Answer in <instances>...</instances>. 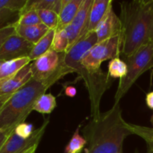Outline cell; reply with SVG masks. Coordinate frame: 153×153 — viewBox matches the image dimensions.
I'll use <instances>...</instances> for the list:
<instances>
[{
	"mask_svg": "<svg viewBox=\"0 0 153 153\" xmlns=\"http://www.w3.org/2000/svg\"><path fill=\"white\" fill-rule=\"evenodd\" d=\"M32 79L31 63L22 67L13 77L0 85V96L13 94Z\"/></svg>",
	"mask_w": 153,
	"mask_h": 153,
	"instance_id": "7c38bea8",
	"label": "cell"
},
{
	"mask_svg": "<svg viewBox=\"0 0 153 153\" xmlns=\"http://www.w3.org/2000/svg\"><path fill=\"white\" fill-rule=\"evenodd\" d=\"M48 88L38 81L31 79L26 85L13 94L0 111V130L14 129L33 111L37 99Z\"/></svg>",
	"mask_w": 153,
	"mask_h": 153,
	"instance_id": "277c9868",
	"label": "cell"
},
{
	"mask_svg": "<svg viewBox=\"0 0 153 153\" xmlns=\"http://www.w3.org/2000/svg\"><path fill=\"white\" fill-rule=\"evenodd\" d=\"M42 23L39 18L37 12L36 10H30L20 13L19 19L15 25H24V26H29V25H38Z\"/></svg>",
	"mask_w": 153,
	"mask_h": 153,
	"instance_id": "484cf974",
	"label": "cell"
},
{
	"mask_svg": "<svg viewBox=\"0 0 153 153\" xmlns=\"http://www.w3.org/2000/svg\"><path fill=\"white\" fill-rule=\"evenodd\" d=\"M80 126L78 127L72 136L68 144L65 147V153H79L87 145V141L83 136L79 134Z\"/></svg>",
	"mask_w": 153,
	"mask_h": 153,
	"instance_id": "44dd1931",
	"label": "cell"
},
{
	"mask_svg": "<svg viewBox=\"0 0 153 153\" xmlns=\"http://www.w3.org/2000/svg\"><path fill=\"white\" fill-rule=\"evenodd\" d=\"M152 120H153V115H152Z\"/></svg>",
	"mask_w": 153,
	"mask_h": 153,
	"instance_id": "74e56055",
	"label": "cell"
},
{
	"mask_svg": "<svg viewBox=\"0 0 153 153\" xmlns=\"http://www.w3.org/2000/svg\"><path fill=\"white\" fill-rule=\"evenodd\" d=\"M4 62V61H1V60H0V67H1V64H2Z\"/></svg>",
	"mask_w": 153,
	"mask_h": 153,
	"instance_id": "8d00e7d4",
	"label": "cell"
},
{
	"mask_svg": "<svg viewBox=\"0 0 153 153\" xmlns=\"http://www.w3.org/2000/svg\"><path fill=\"white\" fill-rule=\"evenodd\" d=\"M62 0H27L26 4L20 11V13L30 10H50L59 15Z\"/></svg>",
	"mask_w": 153,
	"mask_h": 153,
	"instance_id": "e0dca14e",
	"label": "cell"
},
{
	"mask_svg": "<svg viewBox=\"0 0 153 153\" xmlns=\"http://www.w3.org/2000/svg\"><path fill=\"white\" fill-rule=\"evenodd\" d=\"M51 49L58 53H66L69 50V40L65 30L55 31Z\"/></svg>",
	"mask_w": 153,
	"mask_h": 153,
	"instance_id": "7402d4cb",
	"label": "cell"
},
{
	"mask_svg": "<svg viewBox=\"0 0 153 153\" xmlns=\"http://www.w3.org/2000/svg\"><path fill=\"white\" fill-rule=\"evenodd\" d=\"M57 106L56 98L51 93L43 94L40 96L33 106V111L38 113L50 114L55 110Z\"/></svg>",
	"mask_w": 153,
	"mask_h": 153,
	"instance_id": "d6986e66",
	"label": "cell"
},
{
	"mask_svg": "<svg viewBox=\"0 0 153 153\" xmlns=\"http://www.w3.org/2000/svg\"><path fill=\"white\" fill-rule=\"evenodd\" d=\"M49 30L50 29L43 23L29 26L15 25V31L16 34L34 45L37 43L43 36L46 35Z\"/></svg>",
	"mask_w": 153,
	"mask_h": 153,
	"instance_id": "9a60e30c",
	"label": "cell"
},
{
	"mask_svg": "<svg viewBox=\"0 0 153 153\" xmlns=\"http://www.w3.org/2000/svg\"><path fill=\"white\" fill-rule=\"evenodd\" d=\"M31 62L28 57L4 61L0 67V85L13 77L22 67Z\"/></svg>",
	"mask_w": 153,
	"mask_h": 153,
	"instance_id": "2e32d148",
	"label": "cell"
},
{
	"mask_svg": "<svg viewBox=\"0 0 153 153\" xmlns=\"http://www.w3.org/2000/svg\"><path fill=\"white\" fill-rule=\"evenodd\" d=\"M13 130L14 129L5 130V131H1V130H0V149H1V146H3L4 142L6 141L7 137L10 136V134H11L12 131H13Z\"/></svg>",
	"mask_w": 153,
	"mask_h": 153,
	"instance_id": "f546056e",
	"label": "cell"
},
{
	"mask_svg": "<svg viewBox=\"0 0 153 153\" xmlns=\"http://www.w3.org/2000/svg\"><path fill=\"white\" fill-rule=\"evenodd\" d=\"M122 34L99 42L93 46L86 54L81 64L88 70L97 72L101 70L100 67L104 61L120 58L122 54Z\"/></svg>",
	"mask_w": 153,
	"mask_h": 153,
	"instance_id": "52a82bcc",
	"label": "cell"
},
{
	"mask_svg": "<svg viewBox=\"0 0 153 153\" xmlns=\"http://www.w3.org/2000/svg\"><path fill=\"white\" fill-rule=\"evenodd\" d=\"M124 58L128 72L125 77L120 79L114 96V105L120 104L121 99L127 94L138 78L153 67V39H149L132 55Z\"/></svg>",
	"mask_w": 153,
	"mask_h": 153,
	"instance_id": "5b68a950",
	"label": "cell"
},
{
	"mask_svg": "<svg viewBox=\"0 0 153 153\" xmlns=\"http://www.w3.org/2000/svg\"><path fill=\"white\" fill-rule=\"evenodd\" d=\"M34 127L31 123H22L19 124L14 128V131L17 135L24 139H28L31 137L34 133Z\"/></svg>",
	"mask_w": 153,
	"mask_h": 153,
	"instance_id": "83f0119b",
	"label": "cell"
},
{
	"mask_svg": "<svg viewBox=\"0 0 153 153\" xmlns=\"http://www.w3.org/2000/svg\"><path fill=\"white\" fill-rule=\"evenodd\" d=\"M146 153H153V149H150V148H148L147 152H146Z\"/></svg>",
	"mask_w": 153,
	"mask_h": 153,
	"instance_id": "d590c367",
	"label": "cell"
},
{
	"mask_svg": "<svg viewBox=\"0 0 153 153\" xmlns=\"http://www.w3.org/2000/svg\"><path fill=\"white\" fill-rule=\"evenodd\" d=\"M111 5H112L111 0H94L85 35L88 33L96 31Z\"/></svg>",
	"mask_w": 153,
	"mask_h": 153,
	"instance_id": "5bb4252c",
	"label": "cell"
},
{
	"mask_svg": "<svg viewBox=\"0 0 153 153\" xmlns=\"http://www.w3.org/2000/svg\"><path fill=\"white\" fill-rule=\"evenodd\" d=\"M12 94H7V95H2L0 96V111H1V108L4 106V105L5 104L6 102L9 100L10 97H11Z\"/></svg>",
	"mask_w": 153,
	"mask_h": 153,
	"instance_id": "d6a6232c",
	"label": "cell"
},
{
	"mask_svg": "<svg viewBox=\"0 0 153 153\" xmlns=\"http://www.w3.org/2000/svg\"><path fill=\"white\" fill-rule=\"evenodd\" d=\"M76 94H77V90L75 87L73 86H67L65 88V94L66 96L69 97H76Z\"/></svg>",
	"mask_w": 153,
	"mask_h": 153,
	"instance_id": "4dcf8cb0",
	"label": "cell"
},
{
	"mask_svg": "<svg viewBox=\"0 0 153 153\" xmlns=\"http://www.w3.org/2000/svg\"><path fill=\"white\" fill-rule=\"evenodd\" d=\"M123 46L124 57L132 55L149 40L153 14V0L121 1Z\"/></svg>",
	"mask_w": 153,
	"mask_h": 153,
	"instance_id": "3957f363",
	"label": "cell"
},
{
	"mask_svg": "<svg viewBox=\"0 0 153 153\" xmlns=\"http://www.w3.org/2000/svg\"><path fill=\"white\" fill-rule=\"evenodd\" d=\"M32 79L49 89L69 73H74L65 63V53H58L51 49L31 62Z\"/></svg>",
	"mask_w": 153,
	"mask_h": 153,
	"instance_id": "8992f818",
	"label": "cell"
},
{
	"mask_svg": "<svg viewBox=\"0 0 153 153\" xmlns=\"http://www.w3.org/2000/svg\"><path fill=\"white\" fill-rule=\"evenodd\" d=\"M98 43L95 31L90 32L80 39L65 53V63L73 72L79 75L85 82L88 93L92 119H97L100 114V103L102 96L111 88L114 79L100 70L97 72L88 70L81 64L86 54Z\"/></svg>",
	"mask_w": 153,
	"mask_h": 153,
	"instance_id": "7a4b0ae2",
	"label": "cell"
},
{
	"mask_svg": "<svg viewBox=\"0 0 153 153\" xmlns=\"http://www.w3.org/2000/svg\"><path fill=\"white\" fill-rule=\"evenodd\" d=\"M99 42L108 40L109 38L122 34V23L120 16L116 14L111 5L105 16L98 25L95 31Z\"/></svg>",
	"mask_w": 153,
	"mask_h": 153,
	"instance_id": "8fae6325",
	"label": "cell"
},
{
	"mask_svg": "<svg viewBox=\"0 0 153 153\" xmlns=\"http://www.w3.org/2000/svg\"><path fill=\"white\" fill-rule=\"evenodd\" d=\"M149 39H153V14H152V25H151L150 34H149Z\"/></svg>",
	"mask_w": 153,
	"mask_h": 153,
	"instance_id": "836d02e7",
	"label": "cell"
},
{
	"mask_svg": "<svg viewBox=\"0 0 153 153\" xmlns=\"http://www.w3.org/2000/svg\"><path fill=\"white\" fill-rule=\"evenodd\" d=\"M94 0H83L73 22L64 28L69 40V50L86 34Z\"/></svg>",
	"mask_w": 153,
	"mask_h": 153,
	"instance_id": "9c48e42d",
	"label": "cell"
},
{
	"mask_svg": "<svg viewBox=\"0 0 153 153\" xmlns=\"http://www.w3.org/2000/svg\"><path fill=\"white\" fill-rule=\"evenodd\" d=\"M39 18L43 25H46L49 29L56 31L58 25V14L53 10H37Z\"/></svg>",
	"mask_w": 153,
	"mask_h": 153,
	"instance_id": "603a6c76",
	"label": "cell"
},
{
	"mask_svg": "<svg viewBox=\"0 0 153 153\" xmlns=\"http://www.w3.org/2000/svg\"><path fill=\"white\" fill-rule=\"evenodd\" d=\"M20 16V11L4 9L0 10V29L15 25Z\"/></svg>",
	"mask_w": 153,
	"mask_h": 153,
	"instance_id": "cb8c5ba5",
	"label": "cell"
},
{
	"mask_svg": "<svg viewBox=\"0 0 153 153\" xmlns=\"http://www.w3.org/2000/svg\"><path fill=\"white\" fill-rule=\"evenodd\" d=\"M86 153H122L124 140L134 134L131 124L123 119L120 105L92 119L82 129Z\"/></svg>",
	"mask_w": 153,
	"mask_h": 153,
	"instance_id": "6da1fadb",
	"label": "cell"
},
{
	"mask_svg": "<svg viewBox=\"0 0 153 153\" xmlns=\"http://www.w3.org/2000/svg\"><path fill=\"white\" fill-rule=\"evenodd\" d=\"M15 25H10L0 29V49L7 38L15 33Z\"/></svg>",
	"mask_w": 153,
	"mask_h": 153,
	"instance_id": "f1b7e54d",
	"label": "cell"
},
{
	"mask_svg": "<svg viewBox=\"0 0 153 153\" xmlns=\"http://www.w3.org/2000/svg\"><path fill=\"white\" fill-rule=\"evenodd\" d=\"M55 34V30L50 29L46 35L43 36L37 43L34 45L30 53L28 58H30L31 61H34V60L38 58L43 54L47 52L48 51L50 50L52 48V42H53L54 37Z\"/></svg>",
	"mask_w": 153,
	"mask_h": 153,
	"instance_id": "ac0fdd59",
	"label": "cell"
},
{
	"mask_svg": "<svg viewBox=\"0 0 153 153\" xmlns=\"http://www.w3.org/2000/svg\"><path fill=\"white\" fill-rule=\"evenodd\" d=\"M130 124L134 134L141 137L147 143L148 148L153 149V128L134 125L132 123Z\"/></svg>",
	"mask_w": 153,
	"mask_h": 153,
	"instance_id": "d4e9b609",
	"label": "cell"
},
{
	"mask_svg": "<svg viewBox=\"0 0 153 153\" xmlns=\"http://www.w3.org/2000/svg\"><path fill=\"white\" fill-rule=\"evenodd\" d=\"M146 102L148 107L153 110V91L146 94Z\"/></svg>",
	"mask_w": 153,
	"mask_h": 153,
	"instance_id": "1f68e13d",
	"label": "cell"
},
{
	"mask_svg": "<svg viewBox=\"0 0 153 153\" xmlns=\"http://www.w3.org/2000/svg\"><path fill=\"white\" fill-rule=\"evenodd\" d=\"M27 0H0V10L7 9L21 11L26 4Z\"/></svg>",
	"mask_w": 153,
	"mask_h": 153,
	"instance_id": "4316f807",
	"label": "cell"
},
{
	"mask_svg": "<svg viewBox=\"0 0 153 153\" xmlns=\"http://www.w3.org/2000/svg\"><path fill=\"white\" fill-rule=\"evenodd\" d=\"M37 147H35V148H33V149H31V150L28 151L27 153H36V149H37Z\"/></svg>",
	"mask_w": 153,
	"mask_h": 153,
	"instance_id": "e575fe53",
	"label": "cell"
},
{
	"mask_svg": "<svg viewBox=\"0 0 153 153\" xmlns=\"http://www.w3.org/2000/svg\"><path fill=\"white\" fill-rule=\"evenodd\" d=\"M128 72V67L125 61H122L120 58H115L111 60L108 64L109 76L113 79H122L125 77Z\"/></svg>",
	"mask_w": 153,
	"mask_h": 153,
	"instance_id": "ffe728a7",
	"label": "cell"
},
{
	"mask_svg": "<svg viewBox=\"0 0 153 153\" xmlns=\"http://www.w3.org/2000/svg\"><path fill=\"white\" fill-rule=\"evenodd\" d=\"M49 118L46 119L39 128H36L32 135L24 139L16 134L13 130L1 146L0 153H27L33 148L37 147L49 125Z\"/></svg>",
	"mask_w": 153,
	"mask_h": 153,
	"instance_id": "ba28073f",
	"label": "cell"
},
{
	"mask_svg": "<svg viewBox=\"0 0 153 153\" xmlns=\"http://www.w3.org/2000/svg\"><path fill=\"white\" fill-rule=\"evenodd\" d=\"M34 44L27 41L15 31L0 49V60L4 61L29 56Z\"/></svg>",
	"mask_w": 153,
	"mask_h": 153,
	"instance_id": "30bf717a",
	"label": "cell"
},
{
	"mask_svg": "<svg viewBox=\"0 0 153 153\" xmlns=\"http://www.w3.org/2000/svg\"><path fill=\"white\" fill-rule=\"evenodd\" d=\"M82 1L83 0H62L56 31L64 30L73 22L80 8Z\"/></svg>",
	"mask_w": 153,
	"mask_h": 153,
	"instance_id": "4fadbf2b",
	"label": "cell"
}]
</instances>
